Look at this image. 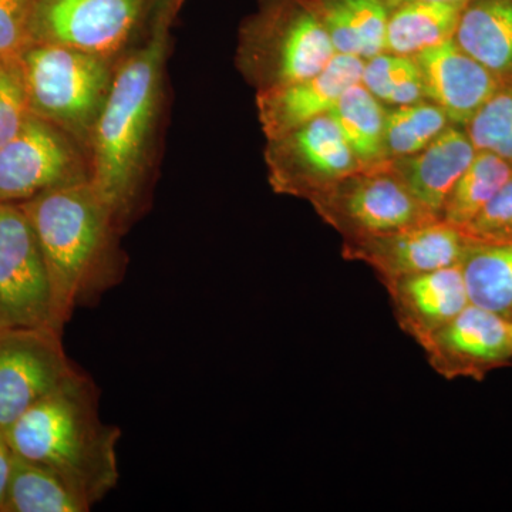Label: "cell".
<instances>
[{"label":"cell","instance_id":"cell-32","mask_svg":"<svg viewBox=\"0 0 512 512\" xmlns=\"http://www.w3.org/2000/svg\"><path fill=\"white\" fill-rule=\"evenodd\" d=\"M379 2H382L387 9L392 10L404 3L420 2V0H379ZM446 2H470V0H446Z\"/></svg>","mask_w":512,"mask_h":512},{"label":"cell","instance_id":"cell-12","mask_svg":"<svg viewBox=\"0 0 512 512\" xmlns=\"http://www.w3.org/2000/svg\"><path fill=\"white\" fill-rule=\"evenodd\" d=\"M470 244L460 229L436 221L375 237L343 239L342 254L370 266L380 281L387 282L460 264Z\"/></svg>","mask_w":512,"mask_h":512},{"label":"cell","instance_id":"cell-18","mask_svg":"<svg viewBox=\"0 0 512 512\" xmlns=\"http://www.w3.org/2000/svg\"><path fill=\"white\" fill-rule=\"evenodd\" d=\"M454 40L501 87L512 86V0H470Z\"/></svg>","mask_w":512,"mask_h":512},{"label":"cell","instance_id":"cell-3","mask_svg":"<svg viewBox=\"0 0 512 512\" xmlns=\"http://www.w3.org/2000/svg\"><path fill=\"white\" fill-rule=\"evenodd\" d=\"M13 454L49 468L90 507L119 481L120 430L103 423L92 380L77 372L3 431Z\"/></svg>","mask_w":512,"mask_h":512},{"label":"cell","instance_id":"cell-20","mask_svg":"<svg viewBox=\"0 0 512 512\" xmlns=\"http://www.w3.org/2000/svg\"><path fill=\"white\" fill-rule=\"evenodd\" d=\"M471 305L505 316L512 313V244L471 242L460 262Z\"/></svg>","mask_w":512,"mask_h":512},{"label":"cell","instance_id":"cell-24","mask_svg":"<svg viewBox=\"0 0 512 512\" xmlns=\"http://www.w3.org/2000/svg\"><path fill=\"white\" fill-rule=\"evenodd\" d=\"M448 126L451 121L446 113L431 101L421 100L386 111L384 147L387 160L419 153Z\"/></svg>","mask_w":512,"mask_h":512},{"label":"cell","instance_id":"cell-5","mask_svg":"<svg viewBox=\"0 0 512 512\" xmlns=\"http://www.w3.org/2000/svg\"><path fill=\"white\" fill-rule=\"evenodd\" d=\"M117 60L72 47L29 45L20 62L32 113L62 128L90 156L94 128L109 97Z\"/></svg>","mask_w":512,"mask_h":512},{"label":"cell","instance_id":"cell-29","mask_svg":"<svg viewBox=\"0 0 512 512\" xmlns=\"http://www.w3.org/2000/svg\"><path fill=\"white\" fill-rule=\"evenodd\" d=\"M362 46V59L386 52L390 10L379 0H340Z\"/></svg>","mask_w":512,"mask_h":512},{"label":"cell","instance_id":"cell-13","mask_svg":"<svg viewBox=\"0 0 512 512\" xmlns=\"http://www.w3.org/2000/svg\"><path fill=\"white\" fill-rule=\"evenodd\" d=\"M365 60L357 56L336 55L315 76L288 84L281 89L256 93V109L266 140H274L325 116L340 96L362 80Z\"/></svg>","mask_w":512,"mask_h":512},{"label":"cell","instance_id":"cell-8","mask_svg":"<svg viewBox=\"0 0 512 512\" xmlns=\"http://www.w3.org/2000/svg\"><path fill=\"white\" fill-rule=\"evenodd\" d=\"M90 181V156L70 134L36 114L0 147V204Z\"/></svg>","mask_w":512,"mask_h":512},{"label":"cell","instance_id":"cell-1","mask_svg":"<svg viewBox=\"0 0 512 512\" xmlns=\"http://www.w3.org/2000/svg\"><path fill=\"white\" fill-rule=\"evenodd\" d=\"M183 0H164L146 39L117 60L90 143V181L121 231L136 211L163 96L170 29Z\"/></svg>","mask_w":512,"mask_h":512},{"label":"cell","instance_id":"cell-25","mask_svg":"<svg viewBox=\"0 0 512 512\" xmlns=\"http://www.w3.org/2000/svg\"><path fill=\"white\" fill-rule=\"evenodd\" d=\"M360 83L380 101L409 106L426 99L419 66L412 56L380 53L365 60Z\"/></svg>","mask_w":512,"mask_h":512},{"label":"cell","instance_id":"cell-34","mask_svg":"<svg viewBox=\"0 0 512 512\" xmlns=\"http://www.w3.org/2000/svg\"><path fill=\"white\" fill-rule=\"evenodd\" d=\"M508 330H510V338L512 343V322L508 323Z\"/></svg>","mask_w":512,"mask_h":512},{"label":"cell","instance_id":"cell-7","mask_svg":"<svg viewBox=\"0 0 512 512\" xmlns=\"http://www.w3.org/2000/svg\"><path fill=\"white\" fill-rule=\"evenodd\" d=\"M164 0H36L30 45L47 43L120 59Z\"/></svg>","mask_w":512,"mask_h":512},{"label":"cell","instance_id":"cell-28","mask_svg":"<svg viewBox=\"0 0 512 512\" xmlns=\"http://www.w3.org/2000/svg\"><path fill=\"white\" fill-rule=\"evenodd\" d=\"M461 232L474 244H512V177Z\"/></svg>","mask_w":512,"mask_h":512},{"label":"cell","instance_id":"cell-26","mask_svg":"<svg viewBox=\"0 0 512 512\" xmlns=\"http://www.w3.org/2000/svg\"><path fill=\"white\" fill-rule=\"evenodd\" d=\"M477 151H490L512 165V86H503L466 126Z\"/></svg>","mask_w":512,"mask_h":512},{"label":"cell","instance_id":"cell-27","mask_svg":"<svg viewBox=\"0 0 512 512\" xmlns=\"http://www.w3.org/2000/svg\"><path fill=\"white\" fill-rule=\"evenodd\" d=\"M32 114L20 57H0V147L25 126Z\"/></svg>","mask_w":512,"mask_h":512},{"label":"cell","instance_id":"cell-30","mask_svg":"<svg viewBox=\"0 0 512 512\" xmlns=\"http://www.w3.org/2000/svg\"><path fill=\"white\" fill-rule=\"evenodd\" d=\"M36 0H0V57H20L30 45Z\"/></svg>","mask_w":512,"mask_h":512},{"label":"cell","instance_id":"cell-31","mask_svg":"<svg viewBox=\"0 0 512 512\" xmlns=\"http://www.w3.org/2000/svg\"><path fill=\"white\" fill-rule=\"evenodd\" d=\"M13 451L5 434L0 430V512L5 507L6 491H8L10 468H12Z\"/></svg>","mask_w":512,"mask_h":512},{"label":"cell","instance_id":"cell-6","mask_svg":"<svg viewBox=\"0 0 512 512\" xmlns=\"http://www.w3.org/2000/svg\"><path fill=\"white\" fill-rule=\"evenodd\" d=\"M309 202L343 239L375 237L441 221L410 194L387 161L357 171Z\"/></svg>","mask_w":512,"mask_h":512},{"label":"cell","instance_id":"cell-19","mask_svg":"<svg viewBox=\"0 0 512 512\" xmlns=\"http://www.w3.org/2000/svg\"><path fill=\"white\" fill-rule=\"evenodd\" d=\"M468 2L420 0L390 10L386 52L414 56L454 39L461 13Z\"/></svg>","mask_w":512,"mask_h":512},{"label":"cell","instance_id":"cell-14","mask_svg":"<svg viewBox=\"0 0 512 512\" xmlns=\"http://www.w3.org/2000/svg\"><path fill=\"white\" fill-rule=\"evenodd\" d=\"M508 320L468 305L421 345L430 366L441 376L470 375L512 356Z\"/></svg>","mask_w":512,"mask_h":512},{"label":"cell","instance_id":"cell-10","mask_svg":"<svg viewBox=\"0 0 512 512\" xmlns=\"http://www.w3.org/2000/svg\"><path fill=\"white\" fill-rule=\"evenodd\" d=\"M0 312L10 326L62 333L42 249L18 204H0Z\"/></svg>","mask_w":512,"mask_h":512},{"label":"cell","instance_id":"cell-22","mask_svg":"<svg viewBox=\"0 0 512 512\" xmlns=\"http://www.w3.org/2000/svg\"><path fill=\"white\" fill-rule=\"evenodd\" d=\"M357 160L370 168L387 161L384 147L386 110L362 83L353 84L330 111Z\"/></svg>","mask_w":512,"mask_h":512},{"label":"cell","instance_id":"cell-15","mask_svg":"<svg viewBox=\"0 0 512 512\" xmlns=\"http://www.w3.org/2000/svg\"><path fill=\"white\" fill-rule=\"evenodd\" d=\"M412 57L419 66L426 99L439 106L454 126L466 127L501 87L454 39Z\"/></svg>","mask_w":512,"mask_h":512},{"label":"cell","instance_id":"cell-21","mask_svg":"<svg viewBox=\"0 0 512 512\" xmlns=\"http://www.w3.org/2000/svg\"><path fill=\"white\" fill-rule=\"evenodd\" d=\"M90 510L92 507L49 468L13 454L3 512H87Z\"/></svg>","mask_w":512,"mask_h":512},{"label":"cell","instance_id":"cell-23","mask_svg":"<svg viewBox=\"0 0 512 512\" xmlns=\"http://www.w3.org/2000/svg\"><path fill=\"white\" fill-rule=\"evenodd\" d=\"M511 177L508 161L490 151H477L444 202L441 221L460 231L466 228Z\"/></svg>","mask_w":512,"mask_h":512},{"label":"cell","instance_id":"cell-16","mask_svg":"<svg viewBox=\"0 0 512 512\" xmlns=\"http://www.w3.org/2000/svg\"><path fill=\"white\" fill-rule=\"evenodd\" d=\"M383 284L400 328L420 346L470 305L460 264Z\"/></svg>","mask_w":512,"mask_h":512},{"label":"cell","instance_id":"cell-33","mask_svg":"<svg viewBox=\"0 0 512 512\" xmlns=\"http://www.w3.org/2000/svg\"><path fill=\"white\" fill-rule=\"evenodd\" d=\"M9 323L8 320L5 319V316H3V313L0 312V330L8 328Z\"/></svg>","mask_w":512,"mask_h":512},{"label":"cell","instance_id":"cell-2","mask_svg":"<svg viewBox=\"0 0 512 512\" xmlns=\"http://www.w3.org/2000/svg\"><path fill=\"white\" fill-rule=\"evenodd\" d=\"M20 205L35 229L45 258L57 326L62 330L77 306L116 284L121 266V229L92 184L47 191Z\"/></svg>","mask_w":512,"mask_h":512},{"label":"cell","instance_id":"cell-9","mask_svg":"<svg viewBox=\"0 0 512 512\" xmlns=\"http://www.w3.org/2000/svg\"><path fill=\"white\" fill-rule=\"evenodd\" d=\"M265 160L275 192L308 201L365 170L330 113L268 140Z\"/></svg>","mask_w":512,"mask_h":512},{"label":"cell","instance_id":"cell-4","mask_svg":"<svg viewBox=\"0 0 512 512\" xmlns=\"http://www.w3.org/2000/svg\"><path fill=\"white\" fill-rule=\"evenodd\" d=\"M338 55L303 0H259L239 29V72L256 93L281 89L322 72Z\"/></svg>","mask_w":512,"mask_h":512},{"label":"cell","instance_id":"cell-11","mask_svg":"<svg viewBox=\"0 0 512 512\" xmlns=\"http://www.w3.org/2000/svg\"><path fill=\"white\" fill-rule=\"evenodd\" d=\"M62 333L8 326L0 330V430L55 392L79 370L64 353Z\"/></svg>","mask_w":512,"mask_h":512},{"label":"cell","instance_id":"cell-17","mask_svg":"<svg viewBox=\"0 0 512 512\" xmlns=\"http://www.w3.org/2000/svg\"><path fill=\"white\" fill-rule=\"evenodd\" d=\"M476 154L467 131L451 124L419 153L387 160V165L410 194L441 220L444 202Z\"/></svg>","mask_w":512,"mask_h":512}]
</instances>
